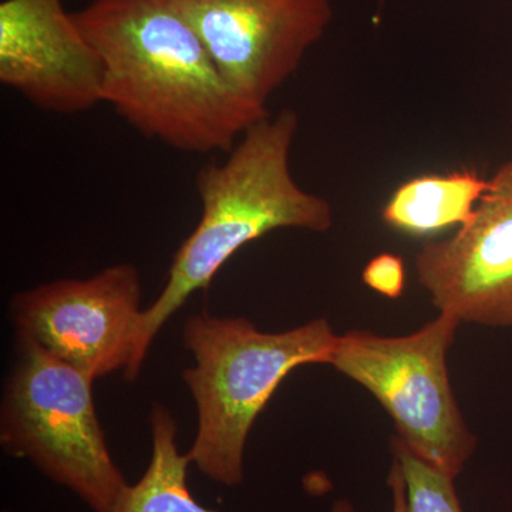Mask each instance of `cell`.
Instances as JSON below:
<instances>
[{"label": "cell", "instance_id": "cell-1", "mask_svg": "<svg viewBox=\"0 0 512 512\" xmlns=\"http://www.w3.org/2000/svg\"><path fill=\"white\" fill-rule=\"evenodd\" d=\"M99 56L103 103L184 153H228L269 111L224 79L173 0H92L74 13Z\"/></svg>", "mask_w": 512, "mask_h": 512}, {"label": "cell", "instance_id": "cell-2", "mask_svg": "<svg viewBox=\"0 0 512 512\" xmlns=\"http://www.w3.org/2000/svg\"><path fill=\"white\" fill-rule=\"evenodd\" d=\"M298 127V114L291 109L268 114L242 134L222 163L198 171L200 222L175 254L163 291L141 315L127 380L140 375L165 322L192 293L207 289L239 249L276 229L326 232L332 227L329 202L293 178L291 151Z\"/></svg>", "mask_w": 512, "mask_h": 512}, {"label": "cell", "instance_id": "cell-3", "mask_svg": "<svg viewBox=\"0 0 512 512\" xmlns=\"http://www.w3.org/2000/svg\"><path fill=\"white\" fill-rule=\"evenodd\" d=\"M338 339L326 319L266 333L245 318L191 316L184 342L195 366L183 373L198 413L191 464L215 483L241 484L248 434L259 414L296 367L330 365Z\"/></svg>", "mask_w": 512, "mask_h": 512}, {"label": "cell", "instance_id": "cell-4", "mask_svg": "<svg viewBox=\"0 0 512 512\" xmlns=\"http://www.w3.org/2000/svg\"><path fill=\"white\" fill-rule=\"evenodd\" d=\"M93 380L35 340L18 336L0 417V443L29 458L93 512H116L128 484L114 463L94 409Z\"/></svg>", "mask_w": 512, "mask_h": 512}, {"label": "cell", "instance_id": "cell-5", "mask_svg": "<svg viewBox=\"0 0 512 512\" xmlns=\"http://www.w3.org/2000/svg\"><path fill=\"white\" fill-rule=\"evenodd\" d=\"M461 323L440 313L412 335L386 338L365 330L339 335L330 366L365 387L392 417L400 440L451 478L477 448L458 407L447 352Z\"/></svg>", "mask_w": 512, "mask_h": 512}, {"label": "cell", "instance_id": "cell-6", "mask_svg": "<svg viewBox=\"0 0 512 512\" xmlns=\"http://www.w3.org/2000/svg\"><path fill=\"white\" fill-rule=\"evenodd\" d=\"M138 271L117 264L89 279H60L18 293V336L97 380L133 365L143 309Z\"/></svg>", "mask_w": 512, "mask_h": 512}, {"label": "cell", "instance_id": "cell-7", "mask_svg": "<svg viewBox=\"0 0 512 512\" xmlns=\"http://www.w3.org/2000/svg\"><path fill=\"white\" fill-rule=\"evenodd\" d=\"M229 86L256 109L301 66L332 22L330 0H173Z\"/></svg>", "mask_w": 512, "mask_h": 512}, {"label": "cell", "instance_id": "cell-8", "mask_svg": "<svg viewBox=\"0 0 512 512\" xmlns=\"http://www.w3.org/2000/svg\"><path fill=\"white\" fill-rule=\"evenodd\" d=\"M421 286L460 323L512 326V158L498 168L474 217L416 256Z\"/></svg>", "mask_w": 512, "mask_h": 512}, {"label": "cell", "instance_id": "cell-9", "mask_svg": "<svg viewBox=\"0 0 512 512\" xmlns=\"http://www.w3.org/2000/svg\"><path fill=\"white\" fill-rule=\"evenodd\" d=\"M0 83L63 116L103 103L99 56L62 0L0 3Z\"/></svg>", "mask_w": 512, "mask_h": 512}, {"label": "cell", "instance_id": "cell-10", "mask_svg": "<svg viewBox=\"0 0 512 512\" xmlns=\"http://www.w3.org/2000/svg\"><path fill=\"white\" fill-rule=\"evenodd\" d=\"M490 180L476 168L420 175L400 184L384 204V224L403 234L433 235L474 217Z\"/></svg>", "mask_w": 512, "mask_h": 512}, {"label": "cell", "instance_id": "cell-11", "mask_svg": "<svg viewBox=\"0 0 512 512\" xmlns=\"http://www.w3.org/2000/svg\"><path fill=\"white\" fill-rule=\"evenodd\" d=\"M153 453L144 476L128 485L116 512H217L202 507L192 497L187 483L191 461L177 446V423L163 404L151 410ZM332 512H355L346 501L335 504Z\"/></svg>", "mask_w": 512, "mask_h": 512}, {"label": "cell", "instance_id": "cell-12", "mask_svg": "<svg viewBox=\"0 0 512 512\" xmlns=\"http://www.w3.org/2000/svg\"><path fill=\"white\" fill-rule=\"evenodd\" d=\"M392 451L403 474L407 512H463L454 478L416 456L397 436L393 437Z\"/></svg>", "mask_w": 512, "mask_h": 512}, {"label": "cell", "instance_id": "cell-13", "mask_svg": "<svg viewBox=\"0 0 512 512\" xmlns=\"http://www.w3.org/2000/svg\"><path fill=\"white\" fill-rule=\"evenodd\" d=\"M363 284L367 288L386 296L397 299L406 288V265L399 255L384 252L370 259L362 274Z\"/></svg>", "mask_w": 512, "mask_h": 512}, {"label": "cell", "instance_id": "cell-14", "mask_svg": "<svg viewBox=\"0 0 512 512\" xmlns=\"http://www.w3.org/2000/svg\"><path fill=\"white\" fill-rule=\"evenodd\" d=\"M387 484L392 490L393 512H407L406 487H404L402 470H400V464L396 457H393Z\"/></svg>", "mask_w": 512, "mask_h": 512}]
</instances>
